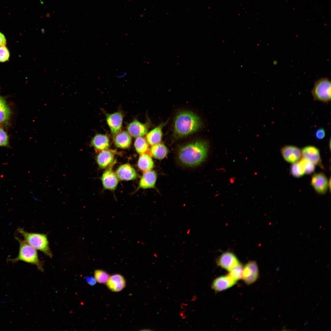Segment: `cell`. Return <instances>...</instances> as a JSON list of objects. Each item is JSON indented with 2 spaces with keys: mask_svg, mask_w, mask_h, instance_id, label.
<instances>
[{
  "mask_svg": "<svg viewBox=\"0 0 331 331\" xmlns=\"http://www.w3.org/2000/svg\"><path fill=\"white\" fill-rule=\"evenodd\" d=\"M208 150V144L206 142L196 141L181 147L178 152V158L180 162L184 166L195 167L205 161Z\"/></svg>",
  "mask_w": 331,
  "mask_h": 331,
  "instance_id": "obj_1",
  "label": "cell"
},
{
  "mask_svg": "<svg viewBox=\"0 0 331 331\" xmlns=\"http://www.w3.org/2000/svg\"><path fill=\"white\" fill-rule=\"evenodd\" d=\"M201 126L199 118L195 114L188 111L179 112L174 122V132L178 137L190 134L198 130Z\"/></svg>",
  "mask_w": 331,
  "mask_h": 331,
  "instance_id": "obj_2",
  "label": "cell"
},
{
  "mask_svg": "<svg viewBox=\"0 0 331 331\" xmlns=\"http://www.w3.org/2000/svg\"><path fill=\"white\" fill-rule=\"evenodd\" d=\"M15 238L19 244L18 254L14 258H8V261L13 263L19 261H23L35 265L39 270L43 271L44 269L42 262L39 258L36 249L25 241L21 240L17 237H15Z\"/></svg>",
  "mask_w": 331,
  "mask_h": 331,
  "instance_id": "obj_3",
  "label": "cell"
},
{
  "mask_svg": "<svg viewBox=\"0 0 331 331\" xmlns=\"http://www.w3.org/2000/svg\"><path fill=\"white\" fill-rule=\"evenodd\" d=\"M17 231L23 236L24 240L32 247L42 252L50 257H52V254L46 234L29 232L20 228L17 229Z\"/></svg>",
  "mask_w": 331,
  "mask_h": 331,
  "instance_id": "obj_4",
  "label": "cell"
},
{
  "mask_svg": "<svg viewBox=\"0 0 331 331\" xmlns=\"http://www.w3.org/2000/svg\"><path fill=\"white\" fill-rule=\"evenodd\" d=\"M311 93L314 100L328 104L331 101V82L323 78L316 81Z\"/></svg>",
  "mask_w": 331,
  "mask_h": 331,
  "instance_id": "obj_5",
  "label": "cell"
},
{
  "mask_svg": "<svg viewBox=\"0 0 331 331\" xmlns=\"http://www.w3.org/2000/svg\"><path fill=\"white\" fill-rule=\"evenodd\" d=\"M259 272L257 263L250 261L247 263L243 268L242 279L248 285L251 284L258 279Z\"/></svg>",
  "mask_w": 331,
  "mask_h": 331,
  "instance_id": "obj_6",
  "label": "cell"
},
{
  "mask_svg": "<svg viewBox=\"0 0 331 331\" xmlns=\"http://www.w3.org/2000/svg\"><path fill=\"white\" fill-rule=\"evenodd\" d=\"M217 263L219 266L229 272L241 264L236 256L229 252L224 253L220 256Z\"/></svg>",
  "mask_w": 331,
  "mask_h": 331,
  "instance_id": "obj_7",
  "label": "cell"
},
{
  "mask_svg": "<svg viewBox=\"0 0 331 331\" xmlns=\"http://www.w3.org/2000/svg\"><path fill=\"white\" fill-rule=\"evenodd\" d=\"M328 180L325 175L322 173L314 174L312 177L311 184L318 193L323 194L327 192Z\"/></svg>",
  "mask_w": 331,
  "mask_h": 331,
  "instance_id": "obj_8",
  "label": "cell"
},
{
  "mask_svg": "<svg viewBox=\"0 0 331 331\" xmlns=\"http://www.w3.org/2000/svg\"><path fill=\"white\" fill-rule=\"evenodd\" d=\"M281 153L284 159L287 162L293 163L300 159L301 150L298 147L292 145H287L281 149Z\"/></svg>",
  "mask_w": 331,
  "mask_h": 331,
  "instance_id": "obj_9",
  "label": "cell"
},
{
  "mask_svg": "<svg viewBox=\"0 0 331 331\" xmlns=\"http://www.w3.org/2000/svg\"><path fill=\"white\" fill-rule=\"evenodd\" d=\"M237 282L228 274L216 278L212 283L211 287L216 292L221 291L232 287Z\"/></svg>",
  "mask_w": 331,
  "mask_h": 331,
  "instance_id": "obj_10",
  "label": "cell"
},
{
  "mask_svg": "<svg viewBox=\"0 0 331 331\" xmlns=\"http://www.w3.org/2000/svg\"><path fill=\"white\" fill-rule=\"evenodd\" d=\"M302 158L311 162L315 165L321 166V159L319 150L313 146H308L301 150Z\"/></svg>",
  "mask_w": 331,
  "mask_h": 331,
  "instance_id": "obj_11",
  "label": "cell"
},
{
  "mask_svg": "<svg viewBox=\"0 0 331 331\" xmlns=\"http://www.w3.org/2000/svg\"><path fill=\"white\" fill-rule=\"evenodd\" d=\"M116 174L117 178L121 180H131L137 177L135 169L128 164L120 166L116 170Z\"/></svg>",
  "mask_w": 331,
  "mask_h": 331,
  "instance_id": "obj_12",
  "label": "cell"
},
{
  "mask_svg": "<svg viewBox=\"0 0 331 331\" xmlns=\"http://www.w3.org/2000/svg\"><path fill=\"white\" fill-rule=\"evenodd\" d=\"M101 180L104 188L107 189L114 190L118 185V180L116 175L110 166L103 173Z\"/></svg>",
  "mask_w": 331,
  "mask_h": 331,
  "instance_id": "obj_13",
  "label": "cell"
},
{
  "mask_svg": "<svg viewBox=\"0 0 331 331\" xmlns=\"http://www.w3.org/2000/svg\"><path fill=\"white\" fill-rule=\"evenodd\" d=\"M123 118L122 115L119 112L107 116V122L113 136H115L121 130Z\"/></svg>",
  "mask_w": 331,
  "mask_h": 331,
  "instance_id": "obj_14",
  "label": "cell"
},
{
  "mask_svg": "<svg viewBox=\"0 0 331 331\" xmlns=\"http://www.w3.org/2000/svg\"><path fill=\"white\" fill-rule=\"evenodd\" d=\"M157 179V174L153 170L144 172L140 180L139 188L147 189L154 187Z\"/></svg>",
  "mask_w": 331,
  "mask_h": 331,
  "instance_id": "obj_15",
  "label": "cell"
},
{
  "mask_svg": "<svg viewBox=\"0 0 331 331\" xmlns=\"http://www.w3.org/2000/svg\"><path fill=\"white\" fill-rule=\"evenodd\" d=\"M114 157L113 152L109 150H104L98 154L96 160L100 167L104 169L115 163Z\"/></svg>",
  "mask_w": 331,
  "mask_h": 331,
  "instance_id": "obj_16",
  "label": "cell"
},
{
  "mask_svg": "<svg viewBox=\"0 0 331 331\" xmlns=\"http://www.w3.org/2000/svg\"><path fill=\"white\" fill-rule=\"evenodd\" d=\"M106 284L108 288L112 291L118 292L125 287V281L122 276L115 274L109 277Z\"/></svg>",
  "mask_w": 331,
  "mask_h": 331,
  "instance_id": "obj_17",
  "label": "cell"
},
{
  "mask_svg": "<svg viewBox=\"0 0 331 331\" xmlns=\"http://www.w3.org/2000/svg\"><path fill=\"white\" fill-rule=\"evenodd\" d=\"M129 134L134 137L142 136L145 135L147 129L145 126L137 120H134L127 127Z\"/></svg>",
  "mask_w": 331,
  "mask_h": 331,
  "instance_id": "obj_18",
  "label": "cell"
},
{
  "mask_svg": "<svg viewBox=\"0 0 331 331\" xmlns=\"http://www.w3.org/2000/svg\"><path fill=\"white\" fill-rule=\"evenodd\" d=\"M164 124H161L149 132L146 135L148 143L153 146L160 143L162 137V128Z\"/></svg>",
  "mask_w": 331,
  "mask_h": 331,
  "instance_id": "obj_19",
  "label": "cell"
},
{
  "mask_svg": "<svg viewBox=\"0 0 331 331\" xmlns=\"http://www.w3.org/2000/svg\"><path fill=\"white\" fill-rule=\"evenodd\" d=\"M131 139L129 134L124 131L119 132L115 135L114 142L116 146L120 148H128L131 144Z\"/></svg>",
  "mask_w": 331,
  "mask_h": 331,
  "instance_id": "obj_20",
  "label": "cell"
},
{
  "mask_svg": "<svg viewBox=\"0 0 331 331\" xmlns=\"http://www.w3.org/2000/svg\"><path fill=\"white\" fill-rule=\"evenodd\" d=\"M92 145L97 150L102 151L106 150L109 147V140L106 135L97 134L92 139Z\"/></svg>",
  "mask_w": 331,
  "mask_h": 331,
  "instance_id": "obj_21",
  "label": "cell"
},
{
  "mask_svg": "<svg viewBox=\"0 0 331 331\" xmlns=\"http://www.w3.org/2000/svg\"><path fill=\"white\" fill-rule=\"evenodd\" d=\"M137 165L141 170L145 172L153 169L154 167V163L150 155L144 153L140 156Z\"/></svg>",
  "mask_w": 331,
  "mask_h": 331,
  "instance_id": "obj_22",
  "label": "cell"
},
{
  "mask_svg": "<svg viewBox=\"0 0 331 331\" xmlns=\"http://www.w3.org/2000/svg\"><path fill=\"white\" fill-rule=\"evenodd\" d=\"M150 152L154 158L158 160H162L167 156L168 150L164 144L158 143L152 146Z\"/></svg>",
  "mask_w": 331,
  "mask_h": 331,
  "instance_id": "obj_23",
  "label": "cell"
},
{
  "mask_svg": "<svg viewBox=\"0 0 331 331\" xmlns=\"http://www.w3.org/2000/svg\"><path fill=\"white\" fill-rule=\"evenodd\" d=\"M11 111L6 101L0 96V125L7 123L9 120Z\"/></svg>",
  "mask_w": 331,
  "mask_h": 331,
  "instance_id": "obj_24",
  "label": "cell"
},
{
  "mask_svg": "<svg viewBox=\"0 0 331 331\" xmlns=\"http://www.w3.org/2000/svg\"><path fill=\"white\" fill-rule=\"evenodd\" d=\"M134 146L137 152L141 154L146 153L149 149L148 143L145 138L141 136L136 139Z\"/></svg>",
  "mask_w": 331,
  "mask_h": 331,
  "instance_id": "obj_25",
  "label": "cell"
},
{
  "mask_svg": "<svg viewBox=\"0 0 331 331\" xmlns=\"http://www.w3.org/2000/svg\"><path fill=\"white\" fill-rule=\"evenodd\" d=\"M290 171L292 175L297 178L301 177L305 174L304 168L300 161L293 163Z\"/></svg>",
  "mask_w": 331,
  "mask_h": 331,
  "instance_id": "obj_26",
  "label": "cell"
},
{
  "mask_svg": "<svg viewBox=\"0 0 331 331\" xmlns=\"http://www.w3.org/2000/svg\"><path fill=\"white\" fill-rule=\"evenodd\" d=\"M243 267L240 264L229 272L228 274L237 281L242 279Z\"/></svg>",
  "mask_w": 331,
  "mask_h": 331,
  "instance_id": "obj_27",
  "label": "cell"
},
{
  "mask_svg": "<svg viewBox=\"0 0 331 331\" xmlns=\"http://www.w3.org/2000/svg\"><path fill=\"white\" fill-rule=\"evenodd\" d=\"M94 276L96 281L100 283H106L109 277L107 272L101 270H96L94 272Z\"/></svg>",
  "mask_w": 331,
  "mask_h": 331,
  "instance_id": "obj_28",
  "label": "cell"
},
{
  "mask_svg": "<svg viewBox=\"0 0 331 331\" xmlns=\"http://www.w3.org/2000/svg\"><path fill=\"white\" fill-rule=\"evenodd\" d=\"M300 161L304 168L305 173L309 174L314 171L315 165L313 163L303 158L301 159Z\"/></svg>",
  "mask_w": 331,
  "mask_h": 331,
  "instance_id": "obj_29",
  "label": "cell"
},
{
  "mask_svg": "<svg viewBox=\"0 0 331 331\" xmlns=\"http://www.w3.org/2000/svg\"><path fill=\"white\" fill-rule=\"evenodd\" d=\"M10 57L9 50L5 46H0V62L7 61Z\"/></svg>",
  "mask_w": 331,
  "mask_h": 331,
  "instance_id": "obj_30",
  "label": "cell"
},
{
  "mask_svg": "<svg viewBox=\"0 0 331 331\" xmlns=\"http://www.w3.org/2000/svg\"><path fill=\"white\" fill-rule=\"evenodd\" d=\"M8 141V137L6 133L2 128L0 127V146H7Z\"/></svg>",
  "mask_w": 331,
  "mask_h": 331,
  "instance_id": "obj_31",
  "label": "cell"
},
{
  "mask_svg": "<svg viewBox=\"0 0 331 331\" xmlns=\"http://www.w3.org/2000/svg\"><path fill=\"white\" fill-rule=\"evenodd\" d=\"M325 135V130L323 128H320L316 131L315 136L317 139L321 140L323 139Z\"/></svg>",
  "mask_w": 331,
  "mask_h": 331,
  "instance_id": "obj_32",
  "label": "cell"
},
{
  "mask_svg": "<svg viewBox=\"0 0 331 331\" xmlns=\"http://www.w3.org/2000/svg\"><path fill=\"white\" fill-rule=\"evenodd\" d=\"M85 279L88 283L91 286L94 285L96 283L97 281L95 278L93 277H86L85 278Z\"/></svg>",
  "mask_w": 331,
  "mask_h": 331,
  "instance_id": "obj_33",
  "label": "cell"
},
{
  "mask_svg": "<svg viewBox=\"0 0 331 331\" xmlns=\"http://www.w3.org/2000/svg\"><path fill=\"white\" fill-rule=\"evenodd\" d=\"M6 44V41L5 36L0 32V46H5Z\"/></svg>",
  "mask_w": 331,
  "mask_h": 331,
  "instance_id": "obj_34",
  "label": "cell"
},
{
  "mask_svg": "<svg viewBox=\"0 0 331 331\" xmlns=\"http://www.w3.org/2000/svg\"><path fill=\"white\" fill-rule=\"evenodd\" d=\"M127 72L125 71L123 72L122 73L118 75L117 77L118 78H123L127 74Z\"/></svg>",
  "mask_w": 331,
  "mask_h": 331,
  "instance_id": "obj_35",
  "label": "cell"
}]
</instances>
